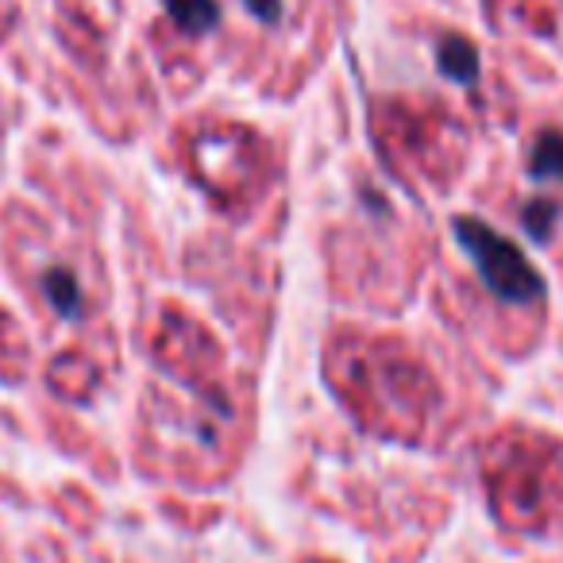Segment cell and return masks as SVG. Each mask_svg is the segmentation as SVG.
<instances>
[{
    "label": "cell",
    "instance_id": "cell-9",
    "mask_svg": "<svg viewBox=\"0 0 563 563\" xmlns=\"http://www.w3.org/2000/svg\"><path fill=\"white\" fill-rule=\"evenodd\" d=\"M51 390L66 401H89L93 390L101 386V367L86 347H70V352H58L51 363Z\"/></svg>",
    "mask_w": 563,
    "mask_h": 563
},
{
    "label": "cell",
    "instance_id": "cell-12",
    "mask_svg": "<svg viewBox=\"0 0 563 563\" xmlns=\"http://www.w3.org/2000/svg\"><path fill=\"white\" fill-rule=\"evenodd\" d=\"M27 371V340L20 324L0 309V378H20Z\"/></svg>",
    "mask_w": 563,
    "mask_h": 563
},
{
    "label": "cell",
    "instance_id": "cell-5",
    "mask_svg": "<svg viewBox=\"0 0 563 563\" xmlns=\"http://www.w3.org/2000/svg\"><path fill=\"white\" fill-rule=\"evenodd\" d=\"M151 360L163 378L189 394V409L181 424L197 432L205 444H217V432L232 417V398L224 383V352L217 336L197 317L181 309H163L151 336Z\"/></svg>",
    "mask_w": 563,
    "mask_h": 563
},
{
    "label": "cell",
    "instance_id": "cell-3",
    "mask_svg": "<svg viewBox=\"0 0 563 563\" xmlns=\"http://www.w3.org/2000/svg\"><path fill=\"white\" fill-rule=\"evenodd\" d=\"M371 140L398 178L448 189L467 163V128L437 97H378L371 104Z\"/></svg>",
    "mask_w": 563,
    "mask_h": 563
},
{
    "label": "cell",
    "instance_id": "cell-8",
    "mask_svg": "<svg viewBox=\"0 0 563 563\" xmlns=\"http://www.w3.org/2000/svg\"><path fill=\"white\" fill-rule=\"evenodd\" d=\"M490 24L501 32L525 35H555L563 24V0H486Z\"/></svg>",
    "mask_w": 563,
    "mask_h": 563
},
{
    "label": "cell",
    "instance_id": "cell-16",
    "mask_svg": "<svg viewBox=\"0 0 563 563\" xmlns=\"http://www.w3.org/2000/svg\"><path fill=\"white\" fill-rule=\"evenodd\" d=\"M313 563H329V560H313Z\"/></svg>",
    "mask_w": 563,
    "mask_h": 563
},
{
    "label": "cell",
    "instance_id": "cell-14",
    "mask_svg": "<svg viewBox=\"0 0 563 563\" xmlns=\"http://www.w3.org/2000/svg\"><path fill=\"white\" fill-rule=\"evenodd\" d=\"M552 220H555L552 205H532V209L525 212V224L532 228V235H537V240H548V228H552Z\"/></svg>",
    "mask_w": 563,
    "mask_h": 563
},
{
    "label": "cell",
    "instance_id": "cell-1",
    "mask_svg": "<svg viewBox=\"0 0 563 563\" xmlns=\"http://www.w3.org/2000/svg\"><path fill=\"white\" fill-rule=\"evenodd\" d=\"M324 375L347 413L386 440H424L444 406L437 375L394 336L336 332L324 347Z\"/></svg>",
    "mask_w": 563,
    "mask_h": 563
},
{
    "label": "cell",
    "instance_id": "cell-10",
    "mask_svg": "<svg viewBox=\"0 0 563 563\" xmlns=\"http://www.w3.org/2000/svg\"><path fill=\"white\" fill-rule=\"evenodd\" d=\"M163 4H166V16L186 35H209L220 24L217 0H163Z\"/></svg>",
    "mask_w": 563,
    "mask_h": 563
},
{
    "label": "cell",
    "instance_id": "cell-7",
    "mask_svg": "<svg viewBox=\"0 0 563 563\" xmlns=\"http://www.w3.org/2000/svg\"><path fill=\"white\" fill-rule=\"evenodd\" d=\"M32 294H40V306L58 321L81 324L93 317V294L70 263H43L32 278Z\"/></svg>",
    "mask_w": 563,
    "mask_h": 563
},
{
    "label": "cell",
    "instance_id": "cell-6",
    "mask_svg": "<svg viewBox=\"0 0 563 563\" xmlns=\"http://www.w3.org/2000/svg\"><path fill=\"white\" fill-rule=\"evenodd\" d=\"M452 228H455V240L463 243V251H467L478 278H483V286L494 298L517 309L537 306V301L544 298V282H540L537 266H532L506 235H498L494 228H486L483 220H475V217H455Z\"/></svg>",
    "mask_w": 563,
    "mask_h": 563
},
{
    "label": "cell",
    "instance_id": "cell-4",
    "mask_svg": "<svg viewBox=\"0 0 563 563\" xmlns=\"http://www.w3.org/2000/svg\"><path fill=\"white\" fill-rule=\"evenodd\" d=\"M181 158L189 178L228 212L255 209L278 178L266 135L232 120H194L181 128Z\"/></svg>",
    "mask_w": 563,
    "mask_h": 563
},
{
    "label": "cell",
    "instance_id": "cell-11",
    "mask_svg": "<svg viewBox=\"0 0 563 563\" xmlns=\"http://www.w3.org/2000/svg\"><path fill=\"white\" fill-rule=\"evenodd\" d=\"M529 174L540 181H563V132L548 128L532 140L529 151Z\"/></svg>",
    "mask_w": 563,
    "mask_h": 563
},
{
    "label": "cell",
    "instance_id": "cell-2",
    "mask_svg": "<svg viewBox=\"0 0 563 563\" xmlns=\"http://www.w3.org/2000/svg\"><path fill=\"white\" fill-rule=\"evenodd\" d=\"M483 483L506 529L563 532V440L521 424L494 432L483 448Z\"/></svg>",
    "mask_w": 563,
    "mask_h": 563
},
{
    "label": "cell",
    "instance_id": "cell-15",
    "mask_svg": "<svg viewBox=\"0 0 563 563\" xmlns=\"http://www.w3.org/2000/svg\"><path fill=\"white\" fill-rule=\"evenodd\" d=\"M247 12H255L263 24H274L282 16V0H247Z\"/></svg>",
    "mask_w": 563,
    "mask_h": 563
},
{
    "label": "cell",
    "instance_id": "cell-13",
    "mask_svg": "<svg viewBox=\"0 0 563 563\" xmlns=\"http://www.w3.org/2000/svg\"><path fill=\"white\" fill-rule=\"evenodd\" d=\"M440 70H444L448 78L463 81V86H475V78H478V51L471 47L467 40H460V35H448V40L440 43Z\"/></svg>",
    "mask_w": 563,
    "mask_h": 563
}]
</instances>
